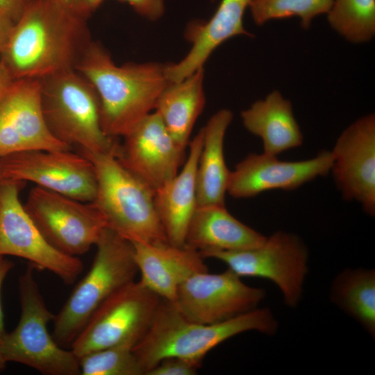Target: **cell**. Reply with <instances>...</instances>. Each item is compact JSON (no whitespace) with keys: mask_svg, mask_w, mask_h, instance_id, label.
<instances>
[{"mask_svg":"<svg viewBox=\"0 0 375 375\" xmlns=\"http://www.w3.org/2000/svg\"><path fill=\"white\" fill-rule=\"evenodd\" d=\"M87 19L54 0H31L0 60L15 80L76 69L92 41Z\"/></svg>","mask_w":375,"mask_h":375,"instance_id":"obj_1","label":"cell"},{"mask_svg":"<svg viewBox=\"0 0 375 375\" xmlns=\"http://www.w3.org/2000/svg\"><path fill=\"white\" fill-rule=\"evenodd\" d=\"M165 65L147 62L118 66L101 43L90 42L76 70L97 92L101 126L107 136L123 137L151 112L160 92L169 83Z\"/></svg>","mask_w":375,"mask_h":375,"instance_id":"obj_2","label":"cell"},{"mask_svg":"<svg viewBox=\"0 0 375 375\" xmlns=\"http://www.w3.org/2000/svg\"><path fill=\"white\" fill-rule=\"evenodd\" d=\"M277 330L278 322L268 308H257L222 322L206 324L188 320L174 303L162 299L133 351L144 375L165 358L177 357L201 365L208 352L236 335L256 331L273 335Z\"/></svg>","mask_w":375,"mask_h":375,"instance_id":"obj_3","label":"cell"},{"mask_svg":"<svg viewBox=\"0 0 375 375\" xmlns=\"http://www.w3.org/2000/svg\"><path fill=\"white\" fill-rule=\"evenodd\" d=\"M78 152L94 165L97 190L92 203L107 227L131 243L169 242L150 188L122 166L113 153Z\"/></svg>","mask_w":375,"mask_h":375,"instance_id":"obj_4","label":"cell"},{"mask_svg":"<svg viewBox=\"0 0 375 375\" xmlns=\"http://www.w3.org/2000/svg\"><path fill=\"white\" fill-rule=\"evenodd\" d=\"M40 81L43 117L56 140L78 151L116 156L119 142L103 132L97 92L84 76L69 69Z\"/></svg>","mask_w":375,"mask_h":375,"instance_id":"obj_5","label":"cell"},{"mask_svg":"<svg viewBox=\"0 0 375 375\" xmlns=\"http://www.w3.org/2000/svg\"><path fill=\"white\" fill-rule=\"evenodd\" d=\"M90 270L55 315L52 336L69 348L94 312L108 298L134 281L138 272L133 244L106 227L96 243Z\"/></svg>","mask_w":375,"mask_h":375,"instance_id":"obj_6","label":"cell"},{"mask_svg":"<svg viewBox=\"0 0 375 375\" xmlns=\"http://www.w3.org/2000/svg\"><path fill=\"white\" fill-rule=\"evenodd\" d=\"M28 264L19 278L21 315L15 328L0 338L4 360L25 365L44 375H81L78 359L48 331L55 317L47 307Z\"/></svg>","mask_w":375,"mask_h":375,"instance_id":"obj_7","label":"cell"},{"mask_svg":"<svg viewBox=\"0 0 375 375\" xmlns=\"http://www.w3.org/2000/svg\"><path fill=\"white\" fill-rule=\"evenodd\" d=\"M199 253L203 258L221 260L240 277H258L272 281L290 308L297 307L301 299L308 272V249L294 233L277 231L254 248Z\"/></svg>","mask_w":375,"mask_h":375,"instance_id":"obj_8","label":"cell"},{"mask_svg":"<svg viewBox=\"0 0 375 375\" xmlns=\"http://www.w3.org/2000/svg\"><path fill=\"white\" fill-rule=\"evenodd\" d=\"M161 300L140 281L129 283L99 306L70 349L78 358L121 343L136 344L147 331Z\"/></svg>","mask_w":375,"mask_h":375,"instance_id":"obj_9","label":"cell"},{"mask_svg":"<svg viewBox=\"0 0 375 375\" xmlns=\"http://www.w3.org/2000/svg\"><path fill=\"white\" fill-rule=\"evenodd\" d=\"M25 184L0 179V258H22L35 269L49 271L71 285L83 272V263L77 256L58 251L42 237L19 200Z\"/></svg>","mask_w":375,"mask_h":375,"instance_id":"obj_10","label":"cell"},{"mask_svg":"<svg viewBox=\"0 0 375 375\" xmlns=\"http://www.w3.org/2000/svg\"><path fill=\"white\" fill-rule=\"evenodd\" d=\"M24 208L44 240L66 255H83L95 245L106 223L92 202L35 186Z\"/></svg>","mask_w":375,"mask_h":375,"instance_id":"obj_11","label":"cell"},{"mask_svg":"<svg viewBox=\"0 0 375 375\" xmlns=\"http://www.w3.org/2000/svg\"><path fill=\"white\" fill-rule=\"evenodd\" d=\"M30 181L83 202H92L97 177L92 162L79 152L30 150L0 157V179Z\"/></svg>","mask_w":375,"mask_h":375,"instance_id":"obj_12","label":"cell"},{"mask_svg":"<svg viewBox=\"0 0 375 375\" xmlns=\"http://www.w3.org/2000/svg\"><path fill=\"white\" fill-rule=\"evenodd\" d=\"M265 296L264 289L247 285L228 268L219 274L190 276L179 285L174 304L188 320L210 324L257 308Z\"/></svg>","mask_w":375,"mask_h":375,"instance_id":"obj_13","label":"cell"},{"mask_svg":"<svg viewBox=\"0 0 375 375\" xmlns=\"http://www.w3.org/2000/svg\"><path fill=\"white\" fill-rule=\"evenodd\" d=\"M331 172L342 198L356 201L375 215V115L362 116L347 127L332 151Z\"/></svg>","mask_w":375,"mask_h":375,"instance_id":"obj_14","label":"cell"},{"mask_svg":"<svg viewBox=\"0 0 375 375\" xmlns=\"http://www.w3.org/2000/svg\"><path fill=\"white\" fill-rule=\"evenodd\" d=\"M122 138L116 158L153 192L178 172L185 150L176 144L156 112L146 115Z\"/></svg>","mask_w":375,"mask_h":375,"instance_id":"obj_15","label":"cell"},{"mask_svg":"<svg viewBox=\"0 0 375 375\" xmlns=\"http://www.w3.org/2000/svg\"><path fill=\"white\" fill-rule=\"evenodd\" d=\"M40 79L15 80L0 101V157L30 150L71 149L44 121Z\"/></svg>","mask_w":375,"mask_h":375,"instance_id":"obj_16","label":"cell"},{"mask_svg":"<svg viewBox=\"0 0 375 375\" xmlns=\"http://www.w3.org/2000/svg\"><path fill=\"white\" fill-rule=\"evenodd\" d=\"M331 151L303 160L283 161L277 156L249 153L230 171L227 193L235 199L255 197L272 190H293L330 173Z\"/></svg>","mask_w":375,"mask_h":375,"instance_id":"obj_17","label":"cell"},{"mask_svg":"<svg viewBox=\"0 0 375 375\" xmlns=\"http://www.w3.org/2000/svg\"><path fill=\"white\" fill-rule=\"evenodd\" d=\"M140 281L162 299L174 303L179 285L190 276L207 272L199 252L187 245L132 243Z\"/></svg>","mask_w":375,"mask_h":375,"instance_id":"obj_18","label":"cell"},{"mask_svg":"<svg viewBox=\"0 0 375 375\" xmlns=\"http://www.w3.org/2000/svg\"><path fill=\"white\" fill-rule=\"evenodd\" d=\"M251 0H222L210 19L190 24L186 37L192 44L188 54L176 64L165 65L169 82H178L201 67L213 51L227 40L239 35H253L243 26V16Z\"/></svg>","mask_w":375,"mask_h":375,"instance_id":"obj_19","label":"cell"},{"mask_svg":"<svg viewBox=\"0 0 375 375\" xmlns=\"http://www.w3.org/2000/svg\"><path fill=\"white\" fill-rule=\"evenodd\" d=\"M203 128L189 142L181 171L154 192V203L169 243L185 245L187 229L197 208V169L203 144Z\"/></svg>","mask_w":375,"mask_h":375,"instance_id":"obj_20","label":"cell"},{"mask_svg":"<svg viewBox=\"0 0 375 375\" xmlns=\"http://www.w3.org/2000/svg\"><path fill=\"white\" fill-rule=\"evenodd\" d=\"M265 235L233 217L225 205L197 206L189 223L185 244L199 253L236 251L261 245Z\"/></svg>","mask_w":375,"mask_h":375,"instance_id":"obj_21","label":"cell"},{"mask_svg":"<svg viewBox=\"0 0 375 375\" xmlns=\"http://www.w3.org/2000/svg\"><path fill=\"white\" fill-rule=\"evenodd\" d=\"M241 117L244 128L262 140L264 153L278 156L303 143L292 103L278 91L252 103L241 112Z\"/></svg>","mask_w":375,"mask_h":375,"instance_id":"obj_22","label":"cell"},{"mask_svg":"<svg viewBox=\"0 0 375 375\" xmlns=\"http://www.w3.org/2000/svg\"><path fill=\"white\" fill-rule=\"evenodd\" d=\"M233 117L230 110L221 109L203 128V144L197 169V206L225 204L230 170L225 162L224 142Z\"/></svg>","mask_w":375,"mask_h":375,"instance_id":"obj_23","label":"cell"},{"mask_svg":"<svg viewBox=\"0 0 375 375\" xmlns=\"http://www.w3.org/2000/svg\"><path fill=\"white\" fill-rule=\"evenodd\" d=\"M204 69L201 67L178 82H169L160 92L155 112L169 133L183 150L189 144L194 124L206 103Z\"/></svg>","mask_w":375,"mask_h":375,"instance_id":"obj_24","label":"cell"},{"mask_svg":"<svg viewBox=\"0 0 375 375\" xmlns=\"http://www.w3.org/2000/svg\"><path fill=\"white\" fill-rule=\"evenodd\" d=\"M331 301L375 336V271L347 268L333 279Z\"/></svg>","mask_w":375,"mask_h":375,"instance_id":"obj_25","label":"cell"},{"mask_svg":"<svg viewBox=\"0 0 375 375\" xmlns=\"http://www.w3.org/2000/svg\"><path fill=\"white\" fill-rule=\"evenodd\" d=\"M327 19L349 42H369L375 35V0H334Z\"/></svg>","mask_w":375,"mask_h":375,"instance_id":"obj_26","label":"cell"},{"mask_svg":"<svg viewBox=\"0 0 375 375\" xmlns=\"http://www.w3.org/2000/svg\"><path fill=\"white\" fill-rule=\"evenodd\" d=\"M334 0H251L249 5L255 23L263 25L272 19L297 16L308 29L316 16L328 13Z\"/></svg>","mask_w":375,"mask_h":375,"instance_id":"obj_27","label":"cell"},{"mask_svg":"<svg viewBox=\"0 0 375 375\" xmlns=\"http://www.w3.org/2000/svg\"><path fill=\"white\" fill-rule=\"evenodd\" d=\"M135 343L126 342L78 358L81 375H144L135 356Z\"/></svg>","mask_w":375,"mask_h":375,"instance_id":"obj_28","label":"cell"},{"mask_svg":"<svg viewBox=\"0 0 375 375\" xmlns=\"http://www.w3.org/2000/svg\"><path fill=\"white\" fill-rule=\"evenodd\" d=\"M201 365L187 359L170 357L161 360L144 375H194Z\"/></svg>","mask_w":375,"mask_h":375,"instance_id":"obj_29","label":"cell"},{"mask_svg":"<svg viewBox=\"0 0 375 375\" xmlns=\"http://www.w3.org/2000/svg\"><path fill=\"white\" fill-rule=\"evenodd\" d=\"M129 4L138 14L151 20L160 18L164 12L163 0H118Z\"/></svg>","mask_w":375,"mask_h":375,"instance_id":"obj_30","label":"cell"},{"mask_svg":"<svg viewBox=\"0 0 375 375\" xmlns=\"http://www.w3.org/2000/svg\"><path fill=\"white\" fill-rule=\"evenodd\" d=\"M31 0H0V9L16 22Z\"/></svg>","mask_w":375,"mask_h":375,"instance_id":"obj_31","label":"cell"},{"mask_svg":"<svg viewBox=\"0 0 375 375\" xmlns=\"http://www.w3.org/2000/svg\"><path fill=\"white\" fill-rule=\"evenodd\" d=\"M14 25L12 19L0 9V54L9 40Z\"/></svg>","mask_w":375,"mask_h":375,"instance_id":"obj_32","label":"cell"},{"mask_svg":"<svg viewBox=\"0 0 375 375\" xmlns=\"http://www.w3.org/2000/svg\"><path fill=\"white\" fill-rule=\"evenodd\" d=\"M13 267L14 264L10 260L4 258L3 257L0 258V296L3 281ZM5 333L6 331L4 329L3 313L0 297V338H1Z\"/></svg>","mask_w":375,"mask_h":375,"instance_id":"obj_33","label":"cell"},{"mask_svg":"<svg viewBox=\"0 0 375 375\" xmlns=\"http://www.w3.org/2000/svg\"><path fill=\"white\" fill-rule=\"evenodd\" d=\"M74 12L88 18L92 14L84 0H54Z\"/></svg>","mask_w":375,"mask_h":375,"instance_id":"obj_34","label":"cell"},{"mask_svg":"<svg viewBox=\"0 0 375 375\" xmlns=\"http://www.w3.org/2000/svg\"><path fill=\"white\" fill-rule=\"evenodd\" d=\"M14 81L8 68L0 60V101Z\"/></svg>","mask_w":375,"mask_h":375,"instance_id":"obj_35","label":"cell"},{"mask_svg":"<svg viewBox=\"0 0 375 375\" xmlns=\"http://www.w3.org/2000/svg\"><path fill=\"white\" fill-rule=\"evenodd\" d=\"M89 10L92 12L97 10L104 0H84Z\"/></svg>","mask_w":375,"mask_h":375,"instance_id":"obj_36","label":"cell"},{"mask_svg":"<svg viewBox=\"0 0 375 375\" xmlns=\"http://www.w3.org/2000/svg\"><path fill=\"white\" fill-rule=\"evenodd\" d=\"M6 362L4 360L1 351V347H0V372H1L5 366H6Z\"/></svg>","mask_w":375,"mask_h":375,"instance_id":"obj_37","label":"cell"}]
</instances>
